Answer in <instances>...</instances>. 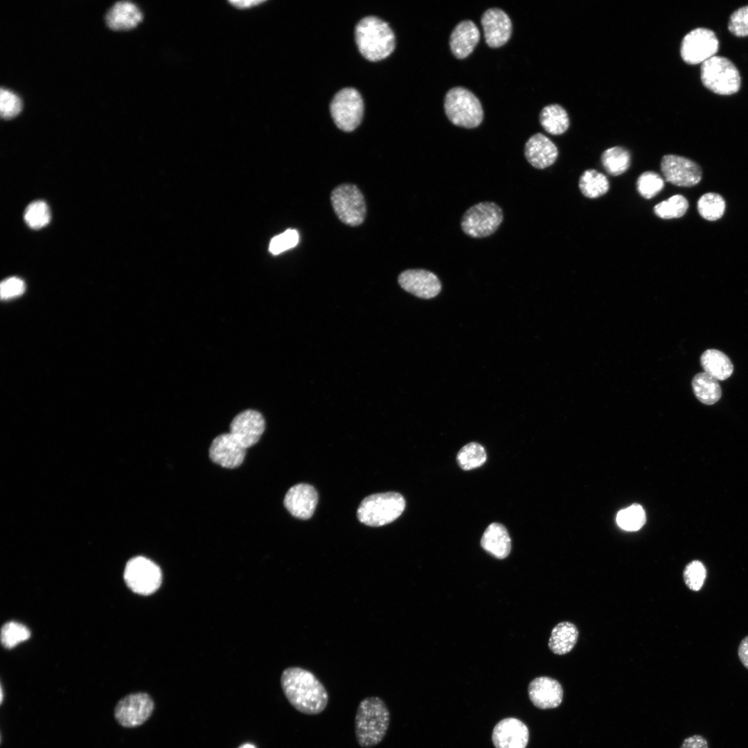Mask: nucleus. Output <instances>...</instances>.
<instances>
[{
    "instance_id": "37",
    "label": "nucleus",
    "mask_w": 748,
    "mask_h": 748,
    "mask_svg": "<svg viewBox=\"0 0 748 748\" xmlns=\"http://www.w3.org/2000/svg\"><path fill=\"white\" fill-rule=\"evenodd\" d=\"M51 215L48 205L44 201L37 200L30 204L24 213V220L33 229H40L50 220Z\"/></svg>"
},
{
    "instance_id": "40",
    "label": "nucleus",
    "mask_w": 748,
    "mask_h": 748,
    "mask_svg": "<svg viewBox=\"0 0 748 748\" xmlns=\"http://www.w3.org/2000/svg\"><path fill=\"white\" fill-rule=\"evenodd\" d=\"M299 241V232L295 229H289L271 240L269 250L271 253L277 255L294 247Z\"/></svg>"
},
{
    "instance_id": "45",
    "label": "nucleus",
    "mask_w": 748,
    "mask_h": 748,
    "mask_svg": "<svg viewBox=\"0 0 748 748\" xmlns=\"http://www.w3.org/2000/svg\"><path fill=\"white\" fill-rule=\"evenodd\" d=\"M264 2H265V1L249 0V1H230L229 3H231V5L233 6V7L236 8L237 9L244 10V9L251 8L255 7L256 6H259L260 4H261V3H264Z\"/></svg>"
},
{
    "instance_id": "14",
    "label": "nucleus",
    "mask_w": 748,
    "mask_h": 748,
    "mask_svg": "<svg viewBox=\"0 0 748 748\" xmlns=\"http://www.w3.org/2000/svg\"><path fill=\"white\" fill-rule=\"evenodd\" d=\"M265 422L262 414L255 410L240 412L231 421L229 433L247 449L260 440Z\"/></svg>"
},
{
    "instance_id": "6",
    "label": "nucleus",
    "mask_w": 748,
    "mask_h": 748,
    "mask_svg": "<svg viewBox=\"0 0 748 748\" xmlns=\"http://www.w3.org/2000/svg\"><path fill=\"white\" fill-rule=\"evenodd\" d=\"M700 75L704 86L718 94L731 95L740 87L738 69L724 57L714 55L702 63Z\"/></svg>"
},
{
    "instance_id": "34",
    "label": "nucleus",
    "mask_w": 748,
    "mask_h": 748,
    "mask_svg": "<svg viewBox=\"0 0 748 748\" xmlns=\"http://www.w3.org/2000/svg\"><path fill=\"white\" fill-rule=\"evenodd\" d=\"M616 522L620 528L628 531L640 529L645 522V514L643 508L639 504H633L621 510L616 516Z\"/></svg>"
},
{
    "instance_id": "19",
    "label": "nucleus",
    "mask_w": 748,
    "mask_h": 748,
    "mask_svg": "<svg viewBox=\"0 0 748 748\" xmlns=\"http://www.w3.org/2000/svg\"><path fill=\"white\" fill-rule=\"evenodd\" d=\"M528 692L532 703L541 709L556 708L563 698L561 684L549 677H539L532 680L528 685Z\"/></svg>"
},
{
    "instance_id": "2",
    "label": "nucleus",
    "mask_w": 748,
    "mask_h": 748,
    "mask_svg": "<svg viewBox=\"0 0 748 748\" xmlns=\"http://www.w3.org/2000/svg\"><path fill=\"white\" fill-rule=\"evenodd\" d=\"M390 711L382 699L367 697L359 704L355 716V734L362 748H372L384 738L390 724Z\"/></svg>"
},
{
    "instance_id": "17",
    "label": "nucleus",
    "mask_w": 748,
    "mask_h": 748,
    "mask_svg": "<svg viewBox=\"0 0 748 748\" xmlns=\"http://www.w3.org/2000/svg\"><path fill=\"white\" fill-rule=\"evenodd\" d=\"M246 449L229 432L215 438L209 449V456L216 464L226 468L240 465L245 457Z\"/></svg>"
},
{
    "instance_id": "44",
    "label": "nucleus",
    "mask_w": 748,
    "mask_h": 748,
    "mask_svg": "<svg viewBox=\"0 0 748 748\" xmlns=\"http://www.w3.org/2000/svg\"><path fill=\"white\" fill-rule=\"evenodd\" d=\"M738 654L742 665L748 670V636L740 641Z\"/></svg>"
},
{
    "instance_id": "33",
    "label": "nucleus",
    "mask_w": 748,
    "mask_h": 748,
    "mask_svg": "<svg viewBox=\"0 0 748 748\" xmlns=\"http://www.w3.org/2000/svg\"><path fill=\"white\" fill-rule=\"evenodd\" d=\"M688 207L687 199L682 195H675L654 207V214L662 219L669 220L683 216Z\"/></svg>"
},
{
    "instance_id": "31",
    "label": "nucleus",
    "mask_w": 748,
    "mask_h": 748,
    "mask_svg": "<svg viewBox=\"0 0 748 748\" xmlns=\"http://www.w3.org/2000/svg\"><path fill=\"white\" fill-rule=\"evenodd\" d=\"M697 209L700 215L705 220L715 221L723 215L725 211V202L720 195L707 193L699 199Z\"/></svg>"
},
{
    "instance_id": "36",
    "label": "nucleus",
    "mask_w": 748,
    "mask_h": 748,
    "mask_svg": "<svg viewBox=\"0 0 748 748\" xmlns=\"http://www.w3.org/2000/svg\"><path fill=\"white\" fill-rule=\"evenodd\" d=\"M664 187V181L653 171L643 172L636 181V188L643 198L650 199L656 196Z\"/></svg>"
},
{
    "instance_id": "41",
    "label": "nucleus",
    "mask_w": 748,
    "mask_h": 748,
    "mask_svg": "<svg viewBox=\"0 0 748 748\" xmlns=\"http://www.w3.org/2000/svg\"><path fill=\"white\" fill-rule=\"evenodd\" d=\"M728 28L738 37L748 36V6H742L731 14Z\"/></svg>"
},
{
    "instance_id": "8",
    "label": "nucleus",
    "mask_w": 748,
    "mask_h": 748,
    "mask_svg": "<svg viewBox=\"0 0 748 748\" xmlns=\"http://www.w3.org/2000/svg\"><path fill=\"white\" fill-rule=\"evenodd\" d=\"M332 206L340 221L355 226L361 224L366 214L364 197L354 184H343L336 187L330 194Z\"/></svg>"
},
{
    "instance_id": "38",
    "label": "nucleus",
    "mask_w": 748,
    "mask_h": 748,
    "mask_svg": "<svg viewBox=\"0 0 748 748\" xmlns=\"http://www.w3.org/2000/svg\"><path fill=\"white\" fill-rule=\"evenodd\" d=\"M706 576V570L703 563L699 560H693L685 567L683 578L686 585L695 591L702 587Z\"/></svg>"
},
{
    "instance_id": "28",
    "label": "nucleus",
    "mask_w": 748,
    "mask_h": 748,
    "mask_svg": "<svg viewBox=\"0 0 748 748\" xmlns=\"http://www.w3.org/2000/svg\"><path fill=\"white\" fill-rule=\"evenodd\" d=\"M540 122L544 130L553 135L564 133L569 127L567 111L560 105L545 106L540 113Z\"/></svg>"
},
{
    "instance_id": "13",
    "label": "nucleus",
    "mask_w": 748,
    "mask_h": 748,
    "mask_svg": "<svg viewBox=\"0 0 748 748\" xmlns=\"http://www.w3.org/2000/svg\"><path fill=\"white\" fill-rule=\"evenodd\" d=\"M153 709L154 702L149 695L136 693L125 696L118 702L114 715L121 725L134 727L145 722Z\"/></svg>"
},
{
    "instance_id": "15",
    "label": "nucleus",
    "mask_w": 748,
    "mask_h": 748,
    "mask_svg": "<svg viewBox=\"0 0 748 748\" xmlns=\"http://www.w3.org/2000/svg\"><path fill=\"white\" fill-rule=\"evenodd\" d=\"M401 287L413 295L425 299L437 296L442 288L438 276L422 269H411L402 271L398 276Z\"/></svg>"
},
{
    "instance_id": "43",
    "label": "nucleus",
    "mask_w": 748,
    "mask_h": 748,
    "mask_svg": "<svg viewBox=\"0 0 748 748\" xmlns=\"http://www.w3.org/2000/svg\"><path fill=\"white\" fill-rule=\"evenodd\" d=\"M680 748H709V745L703 736L694 735L685 738Z\"/></svg>"
},
{
    "instance_id": "7",
    "label": "nucleus",
    "mask_w": 748,
    "mask_h": 748,
    "mask_svg": "<svg viewBox=\"0 0 748 748\" xmlns=\"http://www.w3.org/2000/svg\"><path fill=\"white\" fill-rule=\"evenodd\" d=\"M503 219V211L498 204L481 202L465 211L461 220V227L467 235L482 238L494 233Z\"/></svg>"
},
{
    "instance_id": "27",
    "label": "nucleus",
    "mask_w": 748,
    "mask_h": 748,
    "mask_svg": "<svg viewBox=\"0 0 748 748\" xmlns=\"http://www.w3.org/2000/svg\"><path fill=\"white\" fill-rule=\"evenodd\" d=\"M692 387L696 398L706 405L716 403L722 396L718 380L704 371L693 377Z\"/></svg>"
},
{
    "instance_id": "1",
    "label": "nucleus",
    "mask_w": 748,
    "mask_h": 748,
    "mask_svg": "<svg viewBox=\"0 0 748 748\" xmlns=\"http://www.w3.org/2000/svg\"><path fill=\"white\" fill-rule=\"evenodd\" d=\"M280 684L290 704L303 714H319L328 705V693L325 686L308 670L300 667L285 669Z\"/></svg>"
},
{
    "instance_id": "42",
    "label": "nucleus",
    "mask_w": 748,
    "mask_h": 748,
    "mask_svg": "<svg viewBox=\"0 0 748 748\" xmlns=\"http://www.w3.org/2000/svg\"><path fill=\"white\" fill-rule=\"evenodd\" d=\"M25 290L24 281L17 277L6 279L1 283L0 293L2 299H9L21 294Z\"/></svg>"
},
{
    "instance_id": "46",
    "label": "nucleus",
    "mask_w": 748,
    "mask_h": 748,
    "mask_svg": "<svg viewBox=\"0 0 748 748\" xmlns=\"http://www.w3.org/2000/svg\"><path fill=\"white\" fill-rule=\"evenodd\" d=\"M238 748H256V747L252 744L246 743V744H244V745H241Z\"/></svg>"
},
{
    "instance_id": "22",
    "label": "nucleus",
    "mask_w": 748,
    "mask_h": 748,
    "mask_svg": "<svg viewBox=\"0 0 748 748\" xmlns=\"http://www.w3.org/2000/svg\"><path fill=\"white\" fill-rule=\"evenodd\" d=\"M480 39V32L471 20L459 22L449 36V47L453 55L463 59L470 55Z\"/></svg>"
},
{
    "instance_id": "30",
    "label": "nucleus",
    "mask_w": 748,
    "mask_h": 748,
    "mask_svg": "<svg viewBox=\"0 0 748 748\" xmlns=\"http://www.w3.org/2000/svg\"><path fill=\"white\" fill-rule=\"evenodd\" d=\"M601 162L606 172L612 176L624 173L630 167L631 156L629 151L621 146L605 150L601 155Z\"/></svg>"
},
{
    "instance_id": "21",
    "label": "nucleus",
    "mask_w": 748,
    "mask_h": 748,
    "mask_svg": "<svg viewBox=\"0 0 748 748\" xmlns=\"http://www.w3.org/2000/svg\"><path fill=\"white\" fill-rule=\"evenodd\" d=\"M524 156L537 169H544L553 164L558 156L556 145L542 133L531 136L524 146Z\"/></svg>"
},
{
    "instance_id": "39",
    "label": "nucleus",
    "mask_w": 748,
    "mask_h": 748,
    "mask_svg": "<svg viewBox=\"0 0 748 748\" xmlns=\"http://www.w3.org/2000/svg\"><path fill=\"white\" fill-rule=\"evenodd\" d=\"M21 101L13 92L1 88L0 90V114L4 119H10L17 116L21 109Z\"/></svg>"
},
{
    "instance_id": "5",
    "label": "nucleus",
    "mask_w": 748,
    "mask_h": 748,
    "mask_svg": "<svg viewBox=\"0 0 748 748\" xmlns=\"http://www.w3.org/2000/svg\"><path fill=\"white\" fill-rule=\"evenodd\" d=\"M444 109L450 122L458 127L474 128L483 119L481 102L472 92L463 87H453L446 93Z\"/></svg>"
},
{
    "instance_id": "47",
    "label": "nucleus",
    "mask_w": 748,
    "mask_h": 748,
    "mask_svg": "<svg viewBox=\"0 0 748 748\" xmlns=\"http://www.w3.org/2000/svg\"><path fill=\"white\" fill-rule=\"evenodd\" d=\"M2 700H3V691H2V688H1V702H2Z\"/></svg>"
},
{
    "instance_id": "12",
    "label": "nucleus",
    "mask_w": 748,
    "mask_h": 748,
    "mask_svg": "<svg viewBox=\"0 0 748 748\" xmlns=\"http://www.w3.org/2000/svg\"><path fill=\"white\" fill-rule=\"evenodd\" d=\"M661 170L666 181L677 186L692 187L702 178V170L698 164L676 154H666L662 157Z\"/></svg>"
},
{
    "instance_id": "16",
    "label": "nucleus",
    "mask_w": 748,
    "mask_h": 748,
    "mask_svg": "<svg viewBox=\"0 0 748 748\" xmlns=\"http://www.w3.org/2000/svg\"><path fill=\"white\" fill-rule=\"evenodd\" d=\"M486 44L491 48L504 45L512 33V22L509 16L499 8L486 10L481 18Z\"/></svg>"
},
{
    "instance_id": "32",
    "label": "nucleus",
    "mask_w": 748,
    "mask_h": 748,
    "mask_svg": "<svg viewBox=\"0 0 748 748\" xmlns=\"http://www.w3.org/2000/svg\"><path fill=\"white\" fill-rule=\"evenodd\" d=\"M456 461L464 470H470L481 466L486 461V452L482 445L470 443L458 452Z\"/></svg>"
},
{
    "instance_id": "9",
    "label": "nucleus",
    "mask_w": 748,
    "mask_h": 748,
    "mask_svg": "<svg viewBox=\"0 0 748 748\" xmlns=\"http://www.w3.org/2000/svg\"><path fill=\"white\" fill-rule=\"evenodd\" d=\"M123 576L127 587L132 591L143 596L154 593L162 581L159 567L143 556L130 559L125 565Z\"/></svg>"
},
{
    "instance_id": "25",
    "label": "nucleus",
    "mask_w": 748,
    "mask_h": 748,
    "mask_svg": "<svg viewBox=\"0 0 748 748\" xmlns=\"http://www.w3.org/2000/svg\"><path fill=\"white\" fill-rule=\"evenodd\" d=\"M700 364L704 372L718 380H725L733 371L729 357L717 349H707L700 357Z\"/></svg>"
},
{
    "instance_id": "10",
    "label": "nucleus",
    "mask_w": 748,
    "mask_h": 748,
    "mask_svg": "<svg viewBox=\"0 0 748 748\" xmlns=\"http://www.w3.org/2000/svg\"><path fill=\"white\" fill-rule=\"evenodd\" d=\"M330 108L336 125L343 131H353L362 121L364 103L360 93L354 88H344L337 93Z\"/></svg>"
},
{
    "instance_id": "23",
    "label": "nucleus",
    "mask_w": 748,
    "mask_h": 748,
    "mask_svg": "<svg viewBox=\"0 0 748 748\" xmlns=\"http://www.w3.org/2000/svg\"><path fill=\"white\" fill-rule=\"evenodd\" d=\"M143 19L141 10L128 1L116 2L105 16L107 25L115 30H129L136 26Z\"/></svg>"
},
{
    "instance_id": "4",
    "label": "nucleus",
    "mask_w": 748,
    "mask_h": 748,
    "mask_svg": "<svg viewBox=\"0 0 748 748\" xmlns=\"http://www.w3.org/2000/svg\"><path fill=\"white\" fill-rule=\"evenodd\" d=\"M404 508L405 500L400 493H377L362 500L357 516L360 522L367 526H381L398 518Z\"/></svg>"
},
{
    "instance_id": "29",
    "label": "nucleus",
    "mask_w": 748,
    "mask_h": 748,
    "mask_svg": "<svg viewBox=\"0 0 748 748\" xmlns=\"http://www.w3.org/2000/svg\"><path fill=\"white\" fill-rule=\"evenodd\" d=\"M578 186L582 194L590 199L604 195L609 188L607 178L594 169L587 170L581 175Z\"/></svg>"
},
{
    "instance_id": "11",
    "label": "nucleus",
    "mask_w": 748,
    "mask_h": 748,
    "mask_svg": "<svg viewBox=\"0 0 748 748\" xmlns=\"http://www.w3.org/2000/svg\"><path fill=\"white\" fill-rule=\"evenodd\" d=\"M718 48L719 41L713 30L697 28L684 37L680 53L685 62L697 64L714 56Z\"/></svg>"
},
{
    "instance_id": "3",
    "label": "nucleus",
    "mask_w": 748,
    "mask_h": 748,
    "mask_svg": "<svg viewBox=\"0 0 748 748\" xmlns=\"http://www.w3.org/2000/svg\"><path fill=\"white\" fill-rule=\"evenodd\" d=\"M355 42L361 54L368 60L376 62L387 57L394 50L395 35L387 23L368 16L355 27Z\"/></svg>"
},
{
    "instance_id": "26",
    "label": "nucleus",
    "mask_w": 748,
    "mask_h": 748,
    "mask_svg": "<svg viewBox=\"0 0 748 748\" xmlns=\"http://www.w3.org/2000/svg\"><path fill=\"white\" fill-rule=\"evenodd\" d=\"M578 638V630L576 626L571 622L563 621L553 628L549 647L554 654H564L573 648Z\"/></svg>"
},
{
    "instance_id": "18",
    "label": "nucleus",
    "mask_w": 748,
    "mask_h": 748,
    "mask_svg": "<svg viewBox=\"0 0 748 748\" xmlns=\"http://www.w3.org/2000/svg\"><path fill=\"white\" fill-rule=\"evenodd\" d=\"M317 501L318 494L313 486L299 483L289 489L283 502L292 515L301 519H308L312 516Z\"/></svg>"
},
{
    "instance_id": "24",
    "label": "nucleus",
    "mask_w": 748,
    "mask_h": 748,
    "mask_svg": "<svg viewBox=\"0 0 748 748\" xmlns=\"http://www.w3.org/2000/svg\"><path fill=\"white\" fill-rule=\"evenodd\" d=\"M481 546L495 558H506L511 549V540L506 527L497 522L490 524L482 535Z\"/></svg>"
},
{
    "instance_id": "35",
    "label": "nucleus",
    "mask_w": 748,
    "mask_h": 748,
    "mask_svg": "<svg viewBox=\"0 0 748 748\" xmlns=\"http://www.w3.org/2000/svg\"><path fill=\"white\" fill-rule=\"evenodd\" d=\"M30 632L24 625L15 621L6 623L1 630V641L6 648H12L29 639Z\"/></svg>"
},
{
    "instance_id": "20",
    "label": "nucleus",
    "mask_w": 748,
    "mask_h": 748,
    "mask_svg": "<svg viewBox=\"0 0 748 748\" xmlns=\"http://www.w3.org/2000/svg\"><path fill=\"white\" fill-rule=\"evenodd\" d=\"M528 740L527 727L515 718L504 719L493 729L492 741L496 748H526Z\"/></svg>"
}]
</instances>
